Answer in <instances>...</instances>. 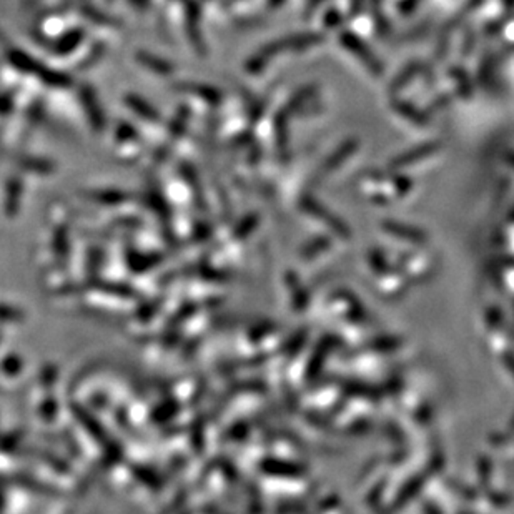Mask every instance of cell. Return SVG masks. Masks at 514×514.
<instances>
[{
	"mask_svg": "<svg viewBox=\"0 0 514 514\" xmlns=\"http://www.w3.org/2000/svg\"><path fill=\"white\" fill-rule=\"evenodd\" d=\"M261 469L270 473L271 476H298L299 474V468L295 464H287V463H280V461H273L268 459L261 464Z\"/></svg>",
	"mask_w": 514,
	"mask_h": 514,
	"instance_id": "1",
	"label": "cell"
},
{
	"mask_svg": "<svg viewBox=\"0 0 514 514\" xmlns=\"http://www.w3.org/2000/svg\"><path fill=\"white\" fill-rule=\"evenodd\" d=\"M21 366H22L21 361H18L17 358H13V356H12V358H7L6 361H4V363H2V370L6 371L7 375H17L18 371H21Z\"/></svg>",
	"mask_w": 514,
	"mask_h": 514,
	"instance_id": "2",
	"label": "cell"
},
{
	"mask_svg": "<svg viewBox=\"0 0 514 514\" xmlns=\"http://www.w3.org/2000/svg\"><path fill=\"white\" fill-rule=\"evenodd\" d=\"M255 225H256V218H255V217H249L244 223H241L240 227H236V230L233 232V235H235V238H238V236H244L245 233L249 232V230H251V228H253Z\"/></svg>",
	"mask_w": 514,
	"mask_h": 514,
	"instance_id": "3",
	"label": "cell"
},
{
	"mask_svg": "<svg viewBox=\"0 0 514 514\" xmlns=\"http://www.w3.org/2000/svg\"><path fill=\"white\" fill-rule=\"evenodd\" d=\"M110 195H112V193L95 195V198H97L98 202H102V203H118V202H122V200H123L122 193H115V195H113V197H110Z\"/></svg>",
	"mask_w": 514,
	"mask_h": 514,
	"instance_id": "4",
	"label": "cell"
},
{
	"mask_svg": "<svg viewBox=\"0 0 514 514\" xmlns=\"http://www.w3.org/2000/svg\"><path fill=\"white\" fill-rule=\"evenodd\" d=\"M21 313L8 307H0V320H17Z\"/></svg>",
	"mask_w": 514,
	"mask_h": 514,
	"instance_id": "5",
	"label": "cell"
}]
</instances>
